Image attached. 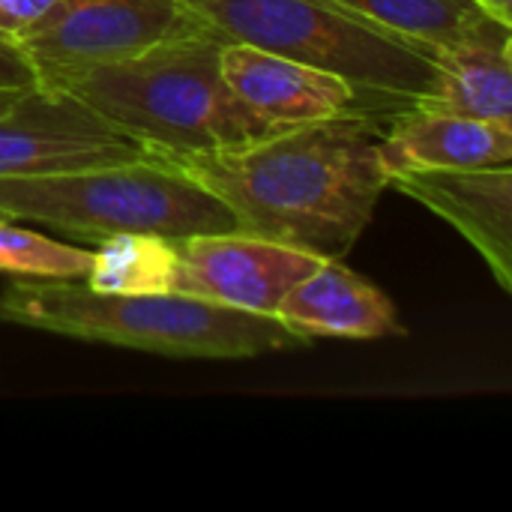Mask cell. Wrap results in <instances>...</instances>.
<instances>
[{"label":"cell","instance_id":"9c48e42d","mask_svg":"<svg viewBox=\"0 0 512 512\" xmlns=\"http://www.w3.org/2000/svg\"><path fill=\"white\" fill-rule=\"evenodd\" d=\"M390 186L450 222L486 261L495 282L512 291V168L408 171Z\"/></svg>","mask_w":512,"mask_h":512},{"label":"cell","instance_id":"4fadbf2b","mask_svg":"<svg viewBox=\"0 0 512 512\" xmlns=\"http://www.w3.org/2000/svg\"><path fill=\"white\" fill-rule=\"evenodd\" d=\"M435 84L417 105L512 126V24L489 21L477 33L432 48Z\"/></svg>","mask_w":512,"mask_h":512},{"label":"cell","instance_id":"3957f363","mask_svg":"<svg viewBox=\"0 0 512 512\" xmlns=\"http://www.w3.org/2000/svg\"><path fill=\"white\" fill-rule=\"evenodd\" d=\"M0 324L195 360H246L312 345V339L276 315L231 309L174 291L108 294L93 291L84 279L12 282L0 291Z\"/></svg>","mask_w":512,"mask_h":512},{"label":"cell","instance_id":"2e32d148","mask_svg":"<svg viewBox=\"0 0 512 512\" xmlns=\"http://www.w3.org/2000/svg\"><path fill=\"white\" fill-rule=\"evenodd\" d=\"M93 249H78L0 219V273L15 279H84Z\"/></svg>","mask_w":512,"mask_h":512},{"label":"cell","instance_id":"ba28073f","mask_svg":"<svg viewBox=\"0 0 512 512\" xmlns=\"http://www.w3.org/2000/svg\"><path fill=\"white\" fill-rule=\"evenodd\" d=\"M321 261L327 258L246 231L195 234L177 240L171 291L231 309L276 315L282 297L318 270Z\"/></svg>","mask_w":512,"mask_h":512},{"label":"cell","instance_id":"9a60e30c","mask_svg":"<svg viewBox=\"0 0 512 512\" xmlns=\"http://www.w3.org/2000/svg\"><path fill=\"white\" fill-rule=\"evenodd\" d=\"M93 249L84 282L108 294H168L177 270V240L156 234H117Z\"/></svg>","mask_w":512,"mask_h":512},{"label":"cell","instance_id":"8fae6325","mask_svg":"<svg viewBox=\"0 0 512 512\" xmlns=\"http://www.w3.org/2000/svg\"><path fill=\"white\" fill-rule=\"evenodd\" d=\"M378 159L387 180L408 171L504 168L512 165V126L408 105L387 117Z\"/></svg>","mask_w":512,"mask_h":512},{"label":"cell","instance_id":"30bf717a","mask_svg":"<svg viewBox=\"0 0 512 512\" xmlns=\"http://www.w3.org/2000/svg\"><path fill=\"white\" fill-rule=\"evenodd\" d=\"M222 75L234 96L273 126L369 111L357 87L345 78L243 42H225Z\"/></svg>","mask_w":512,"mask_h":512},{"label":"cell","instance_id":"7c38bea8","mask_svg":"<svg viewBox=\"0 0 512 512\" xmlns=\"http://www.w3.org/2000/svg\"><path fill=\"white\" fill-rule=\"evenodd\" d=\"M276 318L312 342L318 336L384 339L405 333L393 300L339 258L321 261L318 270L297 282L276 306Z\"/></svg>","mask_w":512,"mask_h":512},{"label":"cell","instance_id":"ffe728a7","mask_svg":"<svg viewBox=\"0 0 512 512\" xmlns=\"http://www.w3.org/2000/svg\"><path fill=\"white\" fill-rule=\"evenodd\" d=\"M0 219H6V216H3V213H0Z\"/></svg>","mask_w":512,"mask_h":512},{"label":"cell","instance_id":"8992f818","mask_svg":"<svg viewBox=\"0 0 512 512\" xmlns=\"http://www.w3.org/2000/svg\"><path fill=\"white\" fill-rule=\"evenodd\" d=\"M201 27L207 24L180 0H54L15 39L45 87L66 72L135 57Z\"/></svg>","mask_w":512,"mask_h":512},{"label":"cell","instance_id":"277c9868","mask_svg":"<svg viewBox=\"0 0 512 512\" xmlns=\"http://www.w3.org/2000/svg\"><path fill=\"white\" fill-rule=\"evenodd\" d=\"M0 213L93 246L117 234L183 240L240 231L225 201L156 153L36 177H0Z\"/></svg>","mask_w":512,"mask_h":512},{"label":"cell","instance_id":"7a4b0ae2","mask_svg":"<svg viewBox=\"0 0 512 512\" xmlns=\"http://www.w3.org/2000/svg\"><path fill=\"white\" fill-rule=\"evenodd\" d=\"M225 39L210 27L135 57L60 75L57 87L141 141L156 156H195L258 141L282 126L243 105L222 75Z\"/></svg>","mask_w":512,"mask_h":512},{"label":"cell","instance_id":"5bb4252c","mask_svg":"<svg viewBox=\"0 0 512 512\" xmlns=\"http://www.w3.org/2000/svg\"><path fill=\"white\" fill-rule=\"evenodd\" d=\"M348 12L423 48L465 39L495 21L477 0H336Z\"/></svg>","mask_w":512,"mask_h":512},{"label":"cell","instance_id":"6da1fadb","mask_svg":"<svg viewBox=\"0 0 512 512\" xmlns=\"http://www.w3.org/2000/svg\"><path fill=\"white\" fill-rule=\"evenodd\" d=\"M387 117L351 111L171 162L225 201L240 231L342 261L390 189L378 159Z\"/></svg>","mask_w":512,"mask_h":512},{"label":"cell","instance_id":"d6986e66","mask_svg":"<svg viewBox=\"0 0 512 512\" xmlns=\"http://www.w3.org/2000/svg\"><path fill=\"white\" fill-rule=\"evenodd\" d=\"M492 18H498V21H504V24H512V0H477Z\"/></svg>","mask_w":512,"mask_h":512},{"label":"cell","instance_id":"52a82bcc","mask_svg":"<svg viewBox=\"0 0 512 512\" xmlns=\"http://www.w3.org/2000/svg\"><path fill=\"white\" fill-rule=\"evenodd\" d=\"M141 156H150L141 141L57 87H42L0 111V177H36Z\"/></svg>","mask_w":512,"mask_h":512},{"label":"cell","instance_id":"e0dca14e","mask_svg":"<svg viewBox=\"0 0 512 512\" xmlns=\"http://www.w3.org/2000/svg\"><path fill=\"white\" fill-rule=\"evenodd\" d=\"M36 90H42V78L33 60L24 54L15 36L0 33V111H9Z\"/></svg>","mask_w":512,"mask_h":512},{"label":"cell","instance_id":"ac0fdd59","mask_svg":"<svg viewBox=\"0 0 512 512\" xmlns=\"http://www.w3.org/2000/svg\"><path fill=\"white\" fill-rule=\"evenodd\" d=\"M54 0H0V33L18 36L45 15Z\"/></svg>","mask_w":512,"mask_h":512},{"label":"cell","instance_id":"5b68a950","mask_svg":"<svg viewBox=\"0 0 512 512\" xmlns=\"http://www.w3.org/2000/svg\"><path fill=\"white\" fill-rule=\"evenodd\" d=\"M225 42L333 72L357 87L366 108L393 114L435 84L432 51L396 36L336 0H180Z\"/></svg>","mask_w":512,"mask_h":512}]
</instances>
